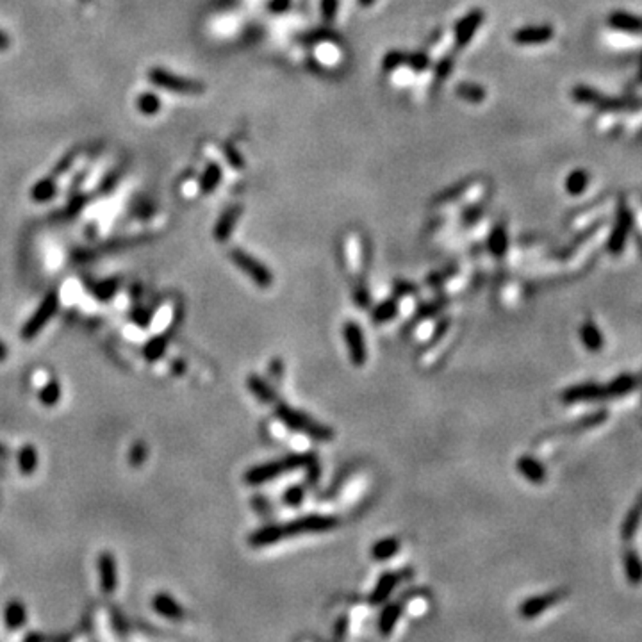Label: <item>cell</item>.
Wrapping results in <instances>:
<instances>
[{"instance_id": "obj_1", "label": "cell", "mask_w": 642, "mask_h": 642, "mask_svg": "<svg viewBox=\"0 0 642 642\" xmlns=\"http://www.w3.org/2000/svg\"><path fill=\"white\" fill-rule=\"evenodd\" d=\"M316 453L305 452V453H289L284 459H279V461H270V462H262V464H255L252 468H248L243 475V480L245 484L252 487L262 486V484H266V482L275 480V478L282 477L284 473H289V471H295V469L300 468H307L309 464H313L316 459Z\"/></svg>"}, {"instance_id": "obj_2", "label": "cell", "mask_w": 642, "mask_h": 642, "mask_svg": "<svg viewBox=\"0 0 642 642\" xmlns=\"http://www.w3.org/2000/svg\"><path fill=\"white\" fill-rule=\"evenodd\" d=\"M275 418L279 419L284 427H288L289 430L307 435L309 439L320 441V443H329V441L334 439L336 435L329 425H323L318 419L311 418L304 410L295 409V407L282 403V401L275 403Z\"/></svg>"}, {"instance_id": "obj_3", "label": "cell", "mask_w": 642, "mask_h": 642, "mask_svg": "<svg viewBox=\"0 0 642 642\" xmlns=\"http://www.w3.org/2000/svg\"><path fill=\"white\" fill-rule=\"evenodd\" d=\"M634 385L635 380L634 378H628V376H621L619 380L612 382V384H609L607 387L596 384L575 385V387L566 389V391L562 393V401L569 405V403H580V401H594L610 396H619V394H625L628 393V391H632Z\"/></svg>"}, {"instance_id": "obj_4", "label": "cell", "mask_w": 642, "mask_h": 642, "mask_svg": "<svg viewBox=\"0 0 642 642\" xmlns=\"http://www.w3.org/2000/svg\"><path fill=\"white\" fill-rule=\"evenodd\" d=\"M339 520L334 515L325 514H305L302 517L280 523L284 539L296 535H309V533H327L338 529Z\"/></svg>"}, {"instance_id": "obj_5", "label": "cell", "mask_w": 642, "mask_h": 642, "mask_svg": "<svg viewBox=\"0 0 642 642\" xmlns=\"http://www.w3.org/2000/svg\"><path fill=\"white\" fill-rule=\"evenodd\" d=\"M148 80L152 82L154 86L160 89H166V91H172V93H178V95H200L203 93V82L194 79H187V77H181L177 73H172L165 68L154 66L150 68V72H148Z\"/></svg>"}, {"instance_id": "obj_6", "label": "cell", "mask_w": 642, "mask_h": 642, "mask_svg": "<svg viewBox=\"0 0 642 642\" xmlns=\"http://www.w3.org/2000/svg\"><path fill=\"white\" fill-rule=\"evenodd\" d=\"M59 305H61L59 293L57 291L48 293V295L42 300V304L34 309V313L27 318L26 323L21 325V330H20L21 339L29 341V339L36 338V336H38L39 332H42V330L45 329L48 323H51V320L55 316V313L59 311Z\"/></svg>"}, {"instance_id": "obj_7", "label": "cell", "mask_w": 642, "mask_h": 642, "mask_svg": "<svg viewBox=\"0 0 642 642\" xmlns=\"http://www.w3.org/2000/svg\"><path fill=\"white\" fill-rule=\"evenodd\" d=\"M230 261L239 268L243 273L248 277L252 282L261 289H268L271 288V284H273V273L270 271V268L266 264H262L259 259H255L254 255L245 252V250L241 248H232L230 250V254H228Z\"/></svg>"}, {"instance_id": "obj_8", "label": "cell", "mask_w": 642, "mask_h": 642, "mask_svg": "<svg viewBox=\"0 0 642 642\" xmlns=\"http://www.w3.org/2000/svg\"><path fill=\"white\" fill-rule=\"evenodd\" d=\"M342 338L347 342L348 357L350 363L357 368H363L368 360V348H366V338H364L363 327L357 321H347L342 325Z\"/></svg>"}, {"instance_id": "obj_9", "label": "cell", "mask_w": 642, "mask_h": 642, "mask_svg": "<svg viewBox=\"0 0 642 642\" xmlns=\"http://www.w3.org/2000/svg\"><path fill=\"white\" fill-rule=\"evenodd\" d=\"M97 571H98V583L100 591L106 596H111L116 592L120 583L118 576V562L111 551H102L97 558Z\"/></svg>"}, {"instance_id": "obj_10", "label": "cell", "mask_w": 642, "mask_h": 642, "mask_svg": "<svg viewBox=\"0 0 642 642\" xmlns=\"http://www.w3.org/2000/svg\"><path fill=\"white\" fill-rule=\"evenodd\" d=\"M486 15L482 9H473V11H469L468 15L461 18V20L455 24V39H457V47L464 48L473 36L477 34L478 27L482 26V21H484Z\"/></svg>"}, {"instance_id": "obj_11", "label": "cell", "mask_w": 642, "mask_h": 642, "mask_svg": "<svg viewBox=\"0 0 642 642\" xmlns=\"http://www.w3.org/2000/svg\"><path fill=\"white\" fill-rule=\"evenodd\" d=\"M558 601H560V592H546V594L533 596V598H529L520 605V616L523 619H535Z\"/></svg>"}, {"instance_id": "obj_12", "label": "cell", "mask_w": 642, "mask_h": 642, "mask_svg": "<svg viewBox=\"0 0 642 642\" xmlns=\"http://www.w3.org/2000/svg\"><path fill=\"white\" fill-rule=\"evenodd\" d=\"M152 609L154 612L168 619V621H182L186 617L182 605L168 592H157L152 596Z\"/></svg>"}, {"instance_id": "obj_13", "label": "cell", "mask_w": 642, "mask_h": 642, "mask_svg": "<svg viewBox=\"0 0 642 642\" xmlns=\"http://www.w3.org/2000/svg\"><path fill=\"white\" fill-rule=\"evenodd\" d=\"M398 582H400V575L394 573V571H385V573H382V575L378 576V580H376L373 591L369 592L368 596L369 605H373V607L384 605L394 592Z\"/></svg>"}, {"instance_id": "obj_14", "label": "cell", "mask_w": 642, "mask_h": 642, "mask_svg": "<svg viewBox=\"0 0 642 642\" xmlns=\"http://www.w3.org/2000/svg\"><path fill=\"white\" fill-rule=\"evenodd\" d=\"M246 387H248L250 393L254 394L255 400H259L264 405H275L279 401V394H277L273 385L266 378L259 376L257 373L246 376Z\"/></svg>"}, {"instance_id": "obj_15", "label": "cell", "mask_w": 642, "mask_h": 642, "mask_svg": "<svg viewBox=\"0 0 642 642\" xmlns=\"http://www.w3.org/2000/svg\"><path fill=\"white\" fill-rule=\"evenodd\" d=\"M241 216V208L239 205H232V208L225 209L221 212V216L216 221L214 228H212V236L218 243H225L227 239H230L232 236L234 228H236L237 220H239Z\"/></svg>"}, {"instance_id": "obj_16", "label": "cell", "mask_w": 642, "mask_h": 642, "mask_svg": "<svg viewBox=\"0 0 642 642\" xmlns=\"http://www.w3.org/2000/svg\"><path fill=\"white\" fill-rule=\"evenodd\" d=\"M284 539L282 529L280 523H270L264 524L262 529H257L248 535V544L250 548H266V546H273Z\"/></svg>"}, {"instance_id": "obj_17", "label": "cell", "mask_w": 642, "mask_h": 642, "mask_svg": "<svg viewBox=\"0 0 642 642\" xmlns=\"http://www.w3.org/2000/svg\"><path fill=\"white\" fill-rule=\"evenodd\" d=\"M515 469L524 480L532 482V484H542L546 480V468L532 455H521L515 461Z\"/></svg>"}, {"instance_id": "obj_18", "label": "cell", "mask_w": 642, "mask_h": 642, "mask_svg": "<svg viewBox=\"0 0 642 642\" xmlns=\"http://www.w3.org/2000/svg\"><path fill=\"white\" fill-rule=\"evenodd\" d=\"M401 612H403V609H401L400 603H396V601L387 603L385 601L384 609H382L380 616H378V634L382 637H389V635L393 634V630L396 628L398 621H400Z\"/></svg>"}, {"instance_id": "obj_19", "label": "cell", "mask_w": 642, "mask_h": 642, "mask_svg": "<svg viewBox=\"0 0 642 642\" xmlns=\"http://www.w3.org/2000/svg\"><path fill=\"white\" fill-rule=\"evenodd\" d=\"M401 549V542L398 541L396 537H382L378 541H375L369 548V555L373 560L376 562H385L391 560L394 555Z\"/></svg>"}, {"instance_id": "obj_20", "label": "cell", "mask_w": 642, "mask_h": 642, "mask_svg": "<svg viewBox=\"0 0 642 642\" xmlns=\"http://www.w3.org/2000/svg\"><path fill=\"white\" fill-rule=\"evenodd\" d=\"M4 623L8 630L17 632L27 623V607L20 600H11L4 609Z\"/></svg>"}, {"instance_id": "obj_21", "label": "cell", "mask_w": 642, "mask_h": 642, "mask_svg": "<svg viewBox=\"0 0 642 642\" xmlns=\"http://www.w3.org/2000/svg\"><path fill=\"white\" fill-rule=\"evenodd\" d=\"M166 351H168V338L163 334H156L145 342L141 354H143V359L147 360V363L152 364L163 359L166 355Z\"/></svg>"}, {"instance_id": "obj_22", "label": "cell", "mask_w": 642, "mask_h": 642, "mask_svg": "<svg viewBox=\"0 0 642 642\" xmlns=\"http://www.w3.org/2000/svg\"><path fill=\"white\" fill-rule=\"evenodd\" d=\"M549 38H551L549 27H523L514 33V42L517 45H537Z\"/></svg>"}, {"instance_id": "obj_23", "label": "cell", "mask_w": 642, "mask_h": 642, "mask_svg": "<svg viewBox=\"0 0 642 642\" xmlns=\"http://www.w3.org/2000/svg\"><path fill=\"white\" fill-rule=\"evenodd\" d=\"M487 248H489V252L495 255L496 259H502L503 255L507 254L508 236L507 230H505V227H503L502 223L495 225L493 230H490L489 237H487Z\"/></svg>"}, {"instance_id": "obj_24", "label": "cell", "mask_w": 642, "mask_h": 642, "mask_svg": "<svg viewBox=\"0 0 642 642\" xmlns=\"http://www.w3.org/2000/svg\"><path fill=\"white\" fill-rule=\"evenodd\" d=\"M38 450L33 444H24L17 455V464L24 477H30L38 468Z\"/></svg>"}, {"instance_id": "obj_25", "label": "cell", "mask_w": 642, "mask_h": 642, "mask_svg": "<svg viewBox=\"0 0 642 642\" xmlns=\"http://www.w3.org/2000/svg\"><path fill=\"white\" fill-rule=\"evenodd\" d=\"M396 316H398V298H396V296H393V298H387V300H382L380 304H376L375 309L372 311V320H373V323H376V325H382V323H389V321H393Z\"/></svg>"}, {"instance_id": "obj_26", "label": "cell", "mask_w": 642, "mask_h": 642, "mask_svg": "<svg viewBox=\"0 0 642 642\" xmlns=\"http://www.w3.org/2000/svg\"><path fill=\"white\" fill-rule=\"evenodd\" d=\"M221 177H223L221 166L218 163H209L203 169L202 177H200V191L203 194H211L212 191H216V187L220 186Z\"/></svg>"}, {"instance_id": "obj_27", "label": "cell", "mask_w": 642, "mask_h": 642, "mask_svg": "<svg viewBox=\"0 0 642 642\" xmlns=\"http://www.w3.org/2000/svg\"><path fill=\"white\" fill-rule=\"evenodd\" d=\"M120 284H122V280H120L118 277L104 279L95 284V286H91V295H93L98 302H109L113 300L114 295L120 291Z\"/></svg>"}, {"instance_id": "obj_28", "label": "cell", "mask_w": 642, "mask_h": 642, "mask_svg": "<svg viewBox=\"0 0 642 642\" xmlns=\"http://www.w3.org/2000/svg\"><path fill=\"white\" fill-rule=\"evenodd\" d=\"M61 394H63V387H61V382L55 380V378H52V380H48L47 384L43 385L42 389H39L38 400H39V403H42L43 407L52 409V407H55L61 401Z\"/></svg>"}, {"instance_id": "obj_29", "label": "cell", "mask_w": 642, "mask_h": 642, "mask_svg": "<svg viewBox=\"0 0 642 642\" xmlns=\"http://www.w3.org/2000/svg\"><path fill=\"white\" fill-rule=\"evenodd\" d=\"M580 339H582L583 347L591 351H598L603 348V336H601L600 330L596 329V325L591 323V321H585L580 327Z\"/></svg>"}, {"instance_id": "obj_30", "label": "cell", "mask_w": 642, "mask_h": 642, "mask_svg": "<svg viewBox=\"0 0 642 642\" xmlns=\"http://www.w3.org/2000/svg\"><path fill=\"white\" fill-rule=\"evenodd\" d=\"M455 93L462 98V100L469 102V104H482V102L486 100L487 91L482 88L480 84H475V82H459L455 88Z\"/></svg>"}, {"instance_id": "obj_31", "label": "cell", "mask_w": 642, "mask_h": 642, "mask_svg": "<svg viewBox=\"0 0 642 642\" xmlns=\"http://www.w3.org/2000/svg\"><path fill=\"white\" fill-rule=\"evenodd\" d=\"M55 194H57V186H55L54 178L51 177L38 181L30 190V199L38 203L48 202V200L54 199Z\"/></svg>"}, {"instance_id": "obj_32", "label": "cell", "mask_w": 642, "mask_h": 642, "mask_svg": "<svg viewBox=\"0 0 642 642\" xmlns=\"http://www.w3.org/2000/svg\"><path fill=\"white\" fill-rule=\"evenodd\" d=\"M136 107L145 116H154L160 109V98L156 93H152V91H145V93L138 95Z\"/></svg>"}, {"instance_id": "obj_33", "label": "cell", "mask_w": 642, "mask_h": 642, "mask_svg": "<svg viewBox=\"0 0 642 642\" xmlns=\"http://www.w3.org/2000/svg\"><path fill=\"white\" fill-rule=\"evenodd\" d=\"M305 499V487L300 484H293L282 493V503L291 508H298Z\"/></svg>"}, {"instance_id": "obj_34", "label": "cell", "mask_w": 642, "mask_h": 642, "mask_svg": "<svg viewBox=\"0 0 642 642\" xmlns=\"http://www.w3.org/2000/svg\"><path fill=\"white\" fill-rule=\"evenodd\" d=\"M148 459V446L143 443V441H136L134 444L129 450V457L127 461L132 468H140L147 462Z\"/></svg>"}, {"instance_id": "obj_35", "label": "cell", "mask_w": 642, "mask_h": 642, "mask_svg": "<svg viewBox=\"0 0 642 642\" xmlns=\"http://www.w3.org/2000/svg\"><path fill=\"white\" fill-rule=\"evenodd\" d=\"M407 61V54L405 52L400 51H391L384 55V59H382V68H384L385 72H394L401 64H405Z\"/></svg>"}, {"instance_id": "obj_36", "label": "cell", "mask_w": 642, "mask_h": 642, "mask_svg": "<svg viewBox=\"0 0 642 642\" xmlns=\"http://www.w3.org/2000/svg\"><path fill=\"white\" fill-rule=\"evenodd\" d=\"M154 320V314L150 309L147 307H136L131 311V321L140 329H148Z\"/></svg>"}, {"instance_id": "obj_37", "label": "cell", "mask_w": 642, "mask_h": 642, "mask_svg": "<svg viewBox=\"0 0 642 642\" xmlns=\"http://www.w3.org/2000/svg\"><path fill=\"white\" fill-rule=\"evenodd\" d=\"M407 66H410L414 72H425L430 64V59H428L427 54H423V52H414V54H407Z\"/></svg>"}, {"instance_id": "obj_38", "label": "cell", "mask_w": 642, "mask_h": 642, "mask_svg": "<svg viewBox=\"0 0 642 642\" xmlns=\"http://www.w3.org/2000/svg\"><path fill=\"white\" fill-rule=\"evenodd\" d=\"M625 564H626V573H628L630 578L634 580V582H639V580L642 578V564H641V560H639V558L635 557V553H630V555H626Z\"/></svg>"}, {"instance_id": "obj_39", "label": "cell", "mask_w": 642, "mask_h": 642, "mask_svg": "<svg viewBox=\"0 0 642 642\" xmlns=\"http://www.w3.org/2000/svg\"><path fill=\"white\" fill-rule=\"evenodd\" d=\"M321 15H323V20L327 24H332L336 20V15H338L339 9V0H321Z\"/></svg>"}, {"instance_id": "obj_40", "label": "cell", "mask_w": 642, "mask_h": 642, "mask_svg": "<svg viewBox=\"0 0 642 642\" xmlns=\"http://www.w3.org/2000/svg\"><path fill=\"white\" fill-rule=\"evenodd\" d=\"M452 70H453V59L452 57H443V59L439 61V63H437V66H435V79L437 80H446L450 77V73H452Z\"/></svg>"}, {"instance_id": "obj_41", "label": "cell", "mask_w": 642, "mask_h": 642, "mask_svg": "<svg viewBox=\"0 0 642 642\" xmlns=\"http://www.w3.org/2000/svg\"><path fill=\"white\" fill-rule=\"evenodd\" d=\"M223 152H225V157H227V160L234 166V168H243V166H245V160H243L241 154L237 152V150L232 147V145L225 143L223 145Z\"/></svg>"}, {"instance_id": "obj_42", "label": "cell", "mask_w": 642, "mask_h": 642, "mask_svg": "<svg viewBox=\"0 0 642 642\" xmlns=\"http://www.w3.org/2000/svg\"><path fill=\"white\" fill-rule=\"evenodd\" d=\"M372 302V296H369V291L364 286H359V288L354 291V304L360 309H366Z\"/></svg>"}, {"instance_id": "obj_43", "label": "cell", "mask_w": 642, "mask_h": 642, "mask_svg": "<svg viewBox=\"0 0 642 642\" xmlns=\"http://www.w3.org/2000/svg\"><path fill=\"white\" fill-rule=\"evenodd\" d=\"M330 38H334V34L330 33V30H321V33L305 34L302 39H304L305 45H314V43H320L321 39H330Z\"/></svg>"}, {"instance_id": "obj_44", "label": "cell", "mask_w": 642, "mask_h": 642, "mask_svg": "<svg viewBox=\"0 0 642 642\" xmlns=\"http://www.w3.org/2000/svg\"><path fill=\"white\" fill-rule=\"evenodd\" d=\"M347 634H348V617L342 616V617H339L338 623H336L334 637L342 639V637H347Z\"/></svg>"}, {"instance_id": "obj_45", "label": "cell", "mask_w": 642, "mask_h": 642, "mask_svg": "<svg viewBox=\"0 0 642 642\" xmlns=\"http://www.w3.org/2000/svg\"><path fill=\"white\" fill-rule=\"evenodd\" d=\"M289 6H291V0H271L270 4H268V8H270L273 13L280 15L286 13L289 9Z\"/></svg>"}, {"instance_id": "obj_46", "label": "cell", "mask_w": 642, "mask_h": 642, "mask_svg": "<svg viewBox=\"0 0 642 642\" xmlns=\"http://www.w3.org/2000/svg\"><path fill=\"white\" fill-rule=\"evenodd\" d=\"M414 291L416 289L412 284L401 282V284H396V288H394V296H396V298H401V296L410 295V293H414Z\"/></svg>"}, {"instance_id": "obj_47", "label": "cell", "mask_w": 642, "mask_h": 642, "mask_svg": "<svg viewBox=\"0 0 642 642\" xmlns=\"http://www.w3.org/2000/svg\"><path fill=\"white\" fill-rule=\"evenodd\" d=\"M462 191H464V186H459V187H453V190H448V191H444L443 194H441V199H444L443 202H448V200H453L455 199V196H459V194L462 193Z\"/></svg>"}, {"instance_id": "obj_48", "label": "cell", "mask_w": 642, "mask_h": 642, "mask_svg": "<svg viewBox=\"0 0 642 642\" xmlns=\"http://www.w3.org/2000/svg\"><path fill=\"white\" fill-rule=\"evenodd\" d=\"M84 203H86V196H75V199H73L72 202H70V205H68V211H70V212L80 211Z\"/></svg>"}, {"instance_id": "obj_49", "label": "cell", "mask_w": 642, "mask_h": 642, "mask_svg": "<svg viewBox=\"0 0 642 642\" xmlns=\"http://www.w3.org/2000/svg\"><path fill=\"white\" fill-rule=\"evenodd\" d=\"M113 625H114V630H116V632L123 634V628H125V625H123V617H122V614L118 612V610H113Z\"/></svg>"}, {"instance_id": "obj_50", "label": "cell", "mask_w": 642, "mask_h": 642, "mask_svg": "<svg viewBox=\"0 0 642 642\" xmlns=\"http://www.w3.org/2000/svg\"><path fill=\"white\" fill-rule=\"evenodd\" d=\"M478 216H480V208H473L468 209L464 214V221L466 223H473V221L478 220Z\"/></svg>"}, {"instance_id": "obj_51", "label": "cell", "mask_w": 642, "mask_h": 642, "mask_svg": "<svg viewBox=\"0 0 642 642\" xmlns=\"http://www.w3.org/2000/svg\"><path fill=\"white\" fill-rule=\"evenodd\" d=\"M270 372H273V375L277 376V378H280V376H282V363H280L279 359L271 360V363H270Z\"/></svg>"}, {"instance_id": "obj_52", "label": "cell", "mask_w": 642, "mask_h": 642, "mask_svg": "<svg viewBox=\"0 0 642 642\" xmlns=\"http://www.w3.org/2000/svg\"><path fill=\"white\" fill-rule=\"evenodd\" d=\"M9 47H11V38H9L4 30H0V52L8 51Z\"/></svg>"}, {"instance_id": "obj_53", "label": "cell", "mask_w": 642, "mask_h": 642, "mask_svg": "<svg viewBox=\"0 0 642 642\" xmlns=\"http://www.w3.org/2000/svg\"><path fill=\"white\" fill-rule=\"evenodd\" d=\"M172 372H174L175 375H182V373L186 372V363H184V360H174V363H172Z\"/></svg>"}, {"instance_id": "obj_54", "label": "cell", "mask_w": 642, "mask_h": 642, "mask_svg": "<svg viewBox=\"0 0 642 642\" xmlns=\"http://www.w3.org/2000/svg\"><path fill=\"white\" fill-rule=\"evenodd\" d=\"M72 163H73V154H72V156H66V159H64L59 166H55L54 174H63L64 169H66L68 166L72 165Z\"/></svg>"}, {"instance_id": "obj_55", "label": "cell", "mask_w": 642, "mask_h": 642, "mask_svg": "<svg viewBox=\"0 0 642 642\" xmlns=\"http://www.w3.org/2000/svg\"><path fill=\"white\" fill-rule=\"evenodd\" d=\"M8 355H9L8 347H6V342L0 339V363H4V360L8 359Z\"/></svg>"}, {"instance_id": "obj_56", "label": "cell", "mask_w": 642, "mask_h": 642, "mask_svg": "<svg viewBox=\"0 0 642 642\" xmlns=\"http://www.w3.org/2000/svg\"><path fill=\"white\" fill-rule=\"evenodd\" d=\"M43 635L42 634H27L26 635V641H43Z\"/></svg>"}, {"instance_id": "obj_57", "label": "cell", "mask_w": 642, "mask_h": 642, "mask_svg": "<svg viewBox=\"0 0 642 642\" xmlns=\"http://www.w3.org/2000/svg\"><path fill=\"white\" fill-rule=\"evenodd\" d=\"M359 4L363 6V8H369V6L375 4V0H359Z\"/></svg>"}, {"instance_id": "obj_58", "label": "cell", "mask_w": 642, "mask_h": 642, "mask_svg": "<svg viewBox=\"0 0 642 642\" xmlns=\"http://www.w3.org/2000/svg\"><path fill=\"white\" fill-rule=\"evenodd\" d=\"M4 457H8V448L0 443V459H4Z\"/></svg>"}, {"instance_id": "obj_59", "label": "cell", "mask_w": 642, "mask_h": 642, "mask_svg": "<svg viewBox=\"0 0 642 642\" xmlns=\"http://www.w3.org/2000/svg\"><path fill=\"white\" fill-rule=\"evenodd\" d=\"M80 2H89V0H80Z\"/></svg>"}]
</instances>
